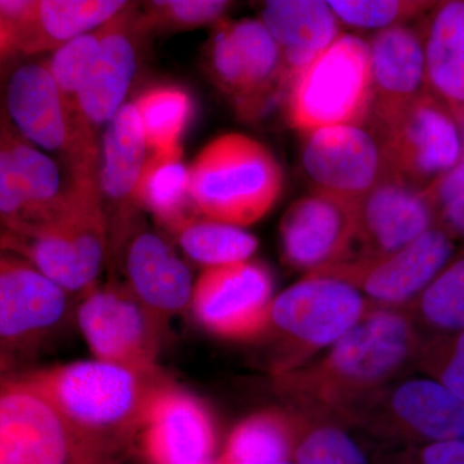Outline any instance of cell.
Returning <instances> with one entry per match:
<instances>
[{
	"label": "cell",
	"mask_w": 464,
	"mask_h": 464,
	"mask_svg": "<svg viewBox=\"0 0 464 464\" xmlns=\"http://www.w3.org/2000/svg\"><path fill=\"white\" fill-rule=\"evenodd\" d=\"M404 310L422 341L463 331L464 246Z\"/></svg>",
	"instance_id": "30"
},
{
	"label": "cell",
	"mask_w": 464,
	"mask_h": 464,
	"mask_svg": "<svg viewBox=\"0 0 464 464\" xmlns=\"http://www.w3.org/2000/svg\"><path fill=\"white\" fill-rule=\"evenodd\" d=\"M422 33L427 87L458 124L464 121V0L436 3Z\"/></svg>",
	"instance_id": "24"
},
{
	"label": "cell",
	"mask_w": 464,
	"mask_h": 464,
	"mask_svg": "<svg viewBox=\"0 0 464 464\" xmlns=\"http://www.w3.org/2000/svg\"><path fill=\"white\" fill-rule=\"evenodd\" d=\"M458 127H459L460 141H462V160H464V121L458 124Z\"/></svg>",
	"instance_id": "43"
},
{
	"label": "cell",
	"mask_w": 464,
	"mask_h": 464,
	"mask_svg": "<svg viewBox=\"0 0 464 464\" xmlns=\"http://www.w3.org/2000/svg\"><path fill=\"white\" fill-rule=\"evenodd\" d=\"M436 226L464 240V160L426 188Z\"/></svg>",
	"instance_id": "38"
},
{
	"label": "cell",
	"mask_w": 464,
	"mask_h": 464,
	"mask_svg": "<svg viewBox=\"0 0 464 464\" xmlns=\"http://www.w3.org/2000/svg\"><path fill=\"white\" fill-rule=\"evenodd\" d=\"M338 21L344 25L362 30L390 29L392 26L406 25L415 17L424 16L435 7L433 2H328Z\"/></svg>",
	"instance_id": "35"
},
{
	"label": "cell",
	"mask_w": 464,
	"mask_h": 464,
	"mask_svg": "<svg viewBox=\"0 0 464 464\" xmlns=\"http://www.w3.org/2000/svg\"><path fill=\"white\" fill-rule=\"evenodd\" d=\"M342 418L395 448L464 442L463 400L430 377L408 375L393 382Z\"/></svg>",
	"instance_id": "8"
},
{
	"label": "cell",
	"mask_w": 464,
	"mask_h": 464,
	"mask_svg": "<svg viewBox=\"0 0 464 464\" xmlns=\"http://www.w3.org/2000/svg\"><path fill=\"white\" fill-rule=\"evenodd\" d=\"M261 21L282 50L289 85L340 36V21L328 2L319 0L266 2Z\"/></svg>",
	"instance_id": "25"
},
{
	"label": "cell",
	"mask_w": 464,
	"mask_h": 464,
	"mask_svg": "<svg viewBox=\"0 0 464 464\" xmlns=\"http://www.w3.org/2000/svg\"><path fill=\"white\" fill-rule=\"evenodd\" d=\"M140 431L152 464L213 462L216 430L209 411L200 400L164 382L150 399Z\"/></svg>",
	"instance_id": "19"
},
{
	"label": "cell",
	"mask_w": 464,
	"mask_h": 464,
	"mask_svg": "<svg viewBox=\"0 0 464 464\" xmlns=\"http://www.w3.org/2000/svg\"><path fill=\"white\" fill-rule=\"evenodd\" d=\"M250 464H295V463H293V460H282V462L250 463Z\"/></svg>",
	"instance_id": "44"
},
{
	"label": "cell",
	"mask_w": 464,
	"mask_h": 464,
	"mask_svg": "<svg viewBox=\"0 0 464 464\" xmlns=\"http://www.w3.org/2000/svg\"><path fill=\"white\" fill-rule=\"evenodd\" d=\"M7 109L27 142L61 152L69 168L99 160L96 130L79 121L74 106L57 87L47 66L18 67L9 78Z\"/></svg>",
	"instance_id": "12"
},
{
	"label": "cell",
	"mask_w": 464,
	"mask_h": 464,
	"mask_svg": "<svg viewBox=\"0 0 464 464\" xmlns=\"http://www.w3.org/2000/svg\"><path fill=\"white\" fill-rule=\"evenodd\" d=\"M283 188L282 167L273 152L246 134L217 137L188 167L194 212L237 227L264 218Z\"/></svg>",
	"instance_id": "4"
},
{
	"label": "cell",
	"mask_w": 464,
	"mask_h": 464,
	"mask_svg": "<svg viewBox=\"0 0 464 464\" xmlns=\"http://www.w3.org/2000/svg\"><path fill=\"white\" fill-rule=\"evenodd\" d=\"M417 368L464 401V329L422 341Z\"/></svg>",
	"instance_id": "37"
},
{
	"label": "cell",
	"mask_w": 464,
	"mask_h": 464,
	"mask_svg": "<svg viewBox=\"0 0 464 464\" xmlns=\"http://www.w3.org/2000/svg\"><path fill=\"white\" fill-rule=\"evenodd\" d=\"M128 5L121 14L105 24V35L90 75L75 96L74 108L81 123L96 130L109 123L123 108L136 72L133 45L134 17Z\"/></svg>",
	"instance_id": "22"
},
{
	"label": "cell",
	"mask_w": 464,
	"mask_h": 464,
	"mask_svg": "<svg viewBox=\"0 0 464 464\" xmlns=\"http://www.w3.org/2000/svg\"><path fill=\"white\" fill-rule=\"evenodd\" d=\"M208 464H216L215 462H210V463H208Z\"/></svg>",
	"instance_id": "45"
},
{
	"label": "cell",
	"mask_w": 464,
	"mask_h": 464,
	"mask_svg": "<svg viewBox=\"0 0 464 464\" xmlns=\"http://www.w3.org/2000/svg\"><path fill=\"white\" fill-rule=\"evenodd\" d=\"M72 427L118 456L141 429L154 391L163 382L102 360L69 362L23 377Z\"/></svg>",
	"instance_id": "3"
},
{
	"label": "cell",
	"mask_w": 464,
	"mask_h": 464,
	"mask_svg": "<svg viewBox=\"0 0 464 464\" xmlns=\"http://www.w3.org/2000/svg\"><path fill=\"white\" fill-rule=\"evenodd\" d=\"M3 381H5V380H0V383H2Z\"/></svg>",
	"instance_id": "46"
},
{
	"label": "cell",
	"mask_w": 464,
	"mask_h": 464,
	"mask_svg": "<svg viewBox=\"0 0 464 464\" xmlns=\"http://www.w3.org/2000/svg\"><path fill=\"white\" fill-rule=\"evenodd\" d=\"M76 320L97 360L157 373L166 324L123 284H108L81 295Z\"/></svg>",
	"instance_id": "11"
},
{
	"label": "cell",
	"mask_w": 464,
	"mask_h": 464,
	"mask_svg": "<svg viewBox=\"0 0 464 464\" xmlns=\"http://www.w3.org/2000/svg\"><path fill=\"white\" fill-rule=\"evenodd\" d=\"M134 203L169 232L198 216L188 194V168L183 163L182 149L150 152L134 191Z\"/></svg>",
	"instance_id": "28"
},
{
	"label": "cell",
	"mask_w": 464,
	"mask_h": 464,
	"mask_svg": "<svg viewBox=\"0 0 464 464\" xmlns=\"http://www.w3.org/2000/svg\"><path fill=\"white\" fill-rule=\"evenodd\" d=\"M130 3L115 0H41L23 21L9 27L12 43L26 52L60 48L105 25Z\"/></svg>",
	"instance_id": "26"
},
{
	"label": "cell",
	"mask_w": 464,
	"mask_h": 464,
	"mask_svg": "<svg viewBox=\"0 0 464 464\" xmlns=\"http://www.w3.org/2000/svg\"><path fill=\"white\" fill-rule=\"evenodd\" d=\"M231 3L221 0H160L145 5V12L134 17L140 32L186 30L219 24Z\"/></svg>",
	"instance_id": "34"
},
{
	"label": "cell",
	"mask_w": 464,
	"mask_h": 464,
	"mask_svg": "<svg viewBox=\"0 0 464 464\" xmlns=\"http://www.w3.org/2000/svg\"><path fill=\"white\" fill-rule=\"evenodd\" d=\"M9 44H12L11 33H9L5 21L0 18V51L5 47H8Z\"/></svg>",
	"instance_id": "42"
},
{
	"label": "cell",
	"mask_w": 464,
	"mask_h": 464,
	"mask_svg": "<svg viewBox=\"0 0 464 464\" xmlns=\"http://www.w3.org/2000/svg\"><path fill=\"white\" fill-rule=\"evenodd\" d=\"M3 140V139H2ZM30 201L5 141L0 142V217L8 228L25 222Z\"/></svg>",
	"instance_id": "39"
},
{
	"label": "cell",
	"mask_w": 464,
	"mask_h": 464,
	"mask_svg": "<svg viewBox=\"0 0 464 464\" xmlns=\"http://www.w3.org/2000/svg\"><path fill=\"white\" fill-rule=\"evenodd\" d=\"M99 168L102 201H108L114 219L108 224L109 237L133 227L134 191L146 161L145 134L134 103H125L108 123L103 134Z\"/></svg>",
	"instance_id": "23"
},
{
	"label": "cell",
	"mask_w": 464,
	"mask_h": 464,
	"mask_svg": "<svg viewBox=\"0 0 464 464\" xmlns=\"http://www.w3.org/2000/svg\"><path fill=\"white\" fill-rule=\"evenodd\" d=\"M422 337L404 308L373 307L328 353L274 378L288 408L343 417L417 368Z\"/></svg>",
	"instance_id": "1"
},
{
	"label": "cell",
	"mask_w": 464,
	"mask_h": 464,
	"mask_svg": "<svg viewBox=\"0 0 464 464\" xmlns=\"http://www.w3.org/2000/svg\"><path fill=\"white\" fill-rule=\"evenodd\" d=\"M103 35H105V25L100 26L93 32L76 36L57 48L48 63V70L53 76L57 87L63 92L67 101L72 103V106H74L76 94L81 91L82 85L84 84L85 79L90 75L92 67L99 57Z\"/></svg>",
	"instance_id": "36"
},
{
	"label": "cell",
	"mask_w": 464,
	"mask_h": 464,
	"mask_svg": "<svg viewBox=\"0 0 464 464\" xmlns=\"http://www.w3.org/2000/svg\"><path fill=\"white\" fill-rule=\"evenodd\" d=\"M3 141L11 154L32 208L26 221L12 227L16 228L30 224L60 198L63 194L60 170L50 157L26 140L5 136Z\"/></svg>",
	"instance_id": "33"
},
{
	"label": "cell",
	"mask_w": 464,
	"mask_h": 464,
	"mask_svg": "<svg viewBox=\"0 0 464 464\" xmlns=\"http://www.w3.org/2000/svg\"><path fill=\"white\" fill-rule=\"evenodd\" d=\"M208 69L246 121L284 102L289 81L282 50L262 21H221L208 50Z\"/></svg>",
	"instance_id": "9"
},
{
	"label": "cell",
	"mask_w": 464,
	"mask_h": 464,
	"mask_svg": "<svg viewBox=\"0 0 464 464\" xmlns=\"http://www.w3.org/2000/svg\"><path fill=\"white\" fill-rule=\"evenodd\" d=\"M295 444V415L264 411L237 424L217 464H250L292 460Z\"/></svg>",
	"instance_id": "29"
},
{
	"label": "cell",
	"mask_w": 464,
	"mask_h": 464,
	"mask_svg": "<svg viewBox=\"0 0 464 464\" xmlns=\"http://www.w3.org/2000/svg\"><path fill=\"white\" fill-rule=\"evenodd\" d=\"M295 415V464H381L366 433L338 415L289 408Z\"/></svg>",
	"instance_id": "27"
},
{
	"label": "cell",
	"mask_w": 464,
	"mask_h": 464,
	"mask_svg": "<svg viewBox=\"0 0 464 464\" xmlns=\"http://www.w3.org/2000/svg\"><path fill=\"white\" fill-rule=\"evenodd\" d=\"M24 378L0 383V464H116Z\"/></svg>",
	"instance_id": "7"
},
{
	"label": "cell",
	"mask_w": 464,
	"mask_h": 464,
	"mask_svg": "<svg viewBox=\"0 0 464 464\" xmlns=\"http://www.w3.org/2000/svg\"><path fill=\"white\" fill-rule=\"evenodd\" d=\"M372 103L368 42L343 34L293 79L283 108L290 127L304 134L365 123Z\"/></svg>",
	"instance_id": "6"
},
{
	"label": "cell",
	"mask_w": 464,
	"mask_h": 464,
	"mask_svg": "<svg viewBox=\"0 0 464 464\" xmlns=\"http://www.w3.org/2000/svg\"><path fill=\"white\" fill-rule=\"evenodd\" d=\"M381 464H464L463 441L429 442L396 447Z\"/></svg>",
	"instance_id": "40"
},
{
	"label": "cell",
	"mask_w": 464,
	"mask_h": 464,
	"mask_svg": "<svg viewBox=\"0 0 464 464\" xmlns=\"http://www.w3.org/2000/svg\"><path fill=\"white\" fill-rule=\"evenodd\" d=\"M368 45L373 103L366 121H386L429 94L420 27L406 24L381 30Z\"/></svg>",
	"instance_id": "21"
},
{
	"label": "cell",
	"mask_w": 464,
	"mask_h": 464,
	"mask_svg": "<svg viewBox=\"0 0 464 464\" xmlns=\"http://www.w3.org/2000/svg\"><path fill=\"white\" fill-rule=\"evenodd\" d=\"M115 246H123V284L164 324L190 306V270L163 237L149 230L132 228Z\"/></svg>",
	"instance_id": "20"
},
{
	"label": "cell",
	"mask_w": 464,
	"mask_h": 464,
	"mask_svg": "<svg viewBox=\"0 0 464 464\" xmlns=\"http://www.w3.org/2000/svg\"><path fill=\"white\" fill-rule=\"evenodd\" d=\"M274 279L261 262L206 268L194 284L190 306L208 332L232 341L258 340L267 326Z\"/></svg>",
	"instance_id": "15"
},
{
	"label": "cell",
	"mask_w": 464,
	"mask_h": 464,
	"mask_svg": "<svg viewBox=\"0 0 464 464\" xmlns=\"http://www.w3.org/2000/svg\"><path fill=\"white\" fill-rule=\"evenodd\" d=\"M304 136L302 169L315 192L356 203L392 174L380 137L366 121Z\"/></svg>",
	"instance_id": "14"
},
{
	"label": "cell",
	"mask_w": 464,
	"mask_h": 464,
	"mask_svg": "<svg viewBox=\"0 0 464 464\" xmlns=\"http://www.w3.org/2000/svg\"><path fill=\"white\" fill-rule=\"evenodd\" d=\"M285 264L307 274L346 261L355 235V203L311 192L286 210L280 224Z\"/></svg>",
	"instance_id": "17"
},
{
	"label": "cell",
	"mask_w": 464,
	"mask_h": 464,
	"mask_svg": "<svg viewBox=\"0 0 464 464\" xmlns=\"http://www.w3.org/2000/svg\"><path fill=\"white\" fill-rule=\"evenodd\" d=\"M373 307L346 283L306 275L271 302L261 337L268 346V372L277 378L306 365Z\"/></svg>",
	"instance_id": "5"
},
{
	"label": "cell",
	"mask_w": 464,
	"mask_h": 464,
	"mask_svg": "<svg viewBox=\"0 0 464 464\" xmlns=\"http://www.w3.org/2000/svg\"><path fill=\"white\" fill-rule=\"evenodd\" d=\"M141 119L150 152L181 150V140L194 115L190 94L174 85H160L143 92L133 102Z\"/></svg>",
	"instance_id": "32"
},
{
	"label": "cell",
	"mask_w": 464,
	"mask_h": 464,
	"mask_svg": "<svg viewBox=\"0 0 464 464\" xmlns=\"http://www.w3.org/2000/svg\"><path fill=\"white\" fill-rule=\"evenodd\" d=\"M186 256L207 268L248 261L258 240L237 226L192 216L172 231Z\"/></svg>",
	"instance_id": "31"
},
{
	"label": "cell",
	"mask_w": 464,
	"mask_h": 464,
	"mask_svg": "<svg viewBox=\"0 0 464 464\" xmlns=\"http://www.w3.org/2000/svg\"><path fill=\"white\" fill-rule=\"evenodd\" d=\"M72 306V295L26 259L0 253V344L14 351L48 340Z\"/></svg>",
	"instance_id": "16"
},
{
	"label": "cell",
	"mask_w": 464,
	"mask_h": 464,
	"mask_svg": "<svg viewBox=\"0 0 464 464\" xmlns=\"http://www.w3.org/2000/svg\"><path fill=\"white\" fill-rule=\"evenodd\" d=\"M69 186L33 222L3 237L2 246L26 259L70 295L96 286L109 249L99 166L70 169Z\"/></svg>",
	"instance_id": "2"
},
{
	"label": "cell",
	"mask_w": 464,
	"mask_h": 464,
	"mask_svg": "<svg viewBox=\"0 0 464 464\" xmlns=\"http://www.w3.org/2000/svg\"><path fill=\"white\" fill-rule=\"evenodd\" d=\"M380 137L391 173L424 191L462 160L456 119L426 94L386 121H366Z\"/></svg>",
	"instance_id": "10"
},
{
	"label": "cell",
	"mask_w": 464,
	"mask_h": 464,
	"mask_svg": "<svg viewBox=\"0 0 464 464\" xmlns=\"http://www.w3.org/2000/svg\"><path fill=\"white\" fill-rule=\"evenodd\" d=\"M436 226L424 192L393 174L355 203V235L347 259L386 257ZM346 259V261H347Z\"/></svg>",
	"instance_id": "18"
},
{
	"label": "cell",
	"mask_w": 464,
	"mask_h": 464,
	"mask_svg": "<svg viewBox=\"0 0 464 464\" xmlns=\"http://www.w3.org/2000/svg\"><path fill=\"white\" fill-rule=\"evenodd\" d=\"M456 239L433 226L408 246L374 259H347L307 275L332 277L359 290L375 307L404 308L457 253Z\"/></svg>",
	"instance_id": "13"
},
{
	"label": "cell",
	"mask_w": 464,
	"mask_h": 464,
	"mask_svg": "<svg viewBox=\"0 0 464 464\" xmlns=\"http://www.w3.org/2000/svg\"><path fill=\"white\" fill-rule=\"evenodd\" d=\"M16 368V355L8 347L0 344V380H11L9 373Z\"/></svg>",
	"instance_id": "41"
}]
</instances>
